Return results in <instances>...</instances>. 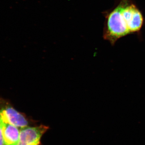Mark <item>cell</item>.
Listing matches in <instances>:
<instances>
[{"label": "cell", "mask_w": 145, "mask_h": 145, "mask_svg": "<svg viewBox=\"0 0 145 145\" xmlns=\"http://www.w3.org/2000/svg\"><path fill=\"white\" fill-rule=\"evenodd\" d=\"M104 39L112 45L124 36L140 31L142 15L136 6L128 0H121L117 7L106 16Z\"/></svg>", "instance_id": "cell-1"}, {"label": "cell", "mask_w": 145, "mask_h": 145, "mask_svg": "<svg viewBox=\"0 0 145 145\" xmlns=\"http://www.w3.org/2000/svg\"><path fill=\"white\" fill-rule=\"evenodd\" d=\"M48 128L45 126L22 129L17 145H39L41 138Z\"/></svg>", "instance_id": "cell-2"}, {"label": "cell", "mask_w": 145, "mask_h": 145, "mask_svg": "<svg viewBox=\"0 0 145 145\" xmlns=\"http://www.w3.org/2000/svg\"><path fill=\"white\" fill-rule=\"evenodd\" d=\"M2 124L5 145H17L20 139V133L18 128L2 121Z\"/></svg>", "instance_id": "cell-4"}, {"label": "cell", "mask_w": 145, "mask_h": 145, "mask_svg": "<svg viewBox=\"0 0 145 145\" xmlns=\"http://www.w3.org/2000/svg\"><path fill=\"white\" fill-rule=\"evenodd\" d=\"M0 145H5L3 134L2 124V121L1 119H0Z\"/></svg>", "instance_id": "cell-5"}, {"label": "cell", "mask_w": 145, "mask_h": 145, "mask_svg": "<svg viewBox=\"0 0 145 145\" xmlns=\"http://www.w3.org/2000/svg\"><path fill=\"white\" fill-rule=\"evenodd\" d=\"M0 119L21 129L27 127L28 122L25 117L9 105L0 108Z\"/></svg>", "instance_id": "cell-3"}]
</instances>
